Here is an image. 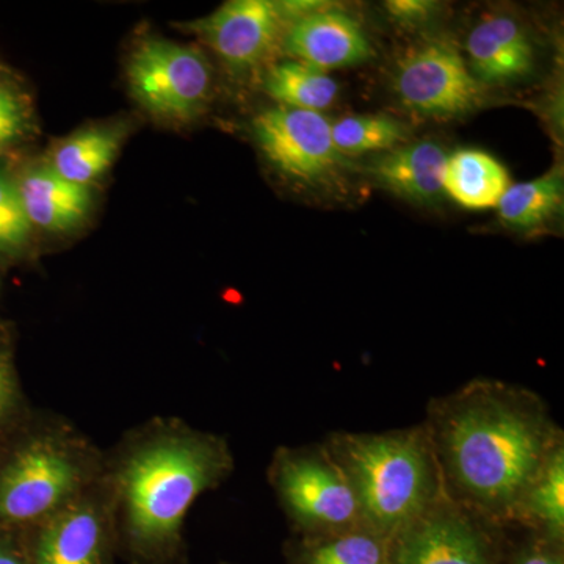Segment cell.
<instances>
[{"mask_svg":"<svg viewBox=\"0 0 564 564\" xmlns=\"http://www.w3.org/2000/svg\"><path fill=\"white\" fill-rule=\"evenodd\" d=\"M423 426L445 497L505 530L544 464L564 445L562 429L538 393L492 378H475L432 399Z\"/></svg>","mask_w":564,"mask_h":564,"instance_id":"cell-1","label":"cell"},{"mask_svg":"<svg viewBox=\"0 0 564 564\" xmlns=\"http://www.w3.org/2000/svg\"><path fill=\"white\" fill-rule=\"evenodd\" d=\"M236 469L221 434L174 415H155L106 451V474L126 564H187L185 521L203 494Z\"/></svg>","mask_w":564,"mask_h":564,"instance_id":"cell-2","label":"cell"},{"mask_svg":"<svg viewBox=\"0 0 564 564\" xmlns=\"http://www.w3.org/2000/svg\"><path fill=\"white\" fill-rule=\"evenodd\" d=\"M106 451L69 419L33 411L0 445V529L29 533L104 475Z\"/></svg>","mask_w":564,"mask_h":564,"instance_id":"cell-3","label":"cell"},{"mask_svg":"<svg viewBox=\"0 0 564 564\" xmlns=\"http://www.w3.org/2000/svg\"><path fill=\"white\" fill-rule=\"evenodd\" d=\"M322 444L347 477L364 524L388 540L445 497L423 423L383 433L333 432Z\"/></svg>","mask_w":564,"mask_h":564,"instance_id":"cell-4","label":"cell"},{"mask_svg":"<svg viewBox=\"0 0 564 564\" xmlns=\"http://www.w3.org/2000/svg\"><path fill=\"white\" fill-rule=\"evenodd\" d=\"M267 480L291 536L322 538L366 527L347 477L323 444L280 445L267 467Z\"/></svg>","mask_w":564,"mask_h":564,"instance_id":"cell-5","label":"cell"},{"mask_svg":"<svg viewBox=\"0 0 564 564\" xmlns=\"http://www.w3.org/2000/svg\"><path fill=\"white\" fill-rule=\"evenodd\" d=\"M507 530L441 499L389 540L388 564H499Z\"/></svg>","mask_w":564,"mask_h":564,"instance_id":"cell-6","label":"cell"},{"mask_svg":"<svg viewBox=\"0 0 564 564\" xmlns=\"http://www.w3.org/2000/svg\"><path fill=\"white\" fill-rule=\"evenodd\" d=\"M133 98L154 117L188 121L206 106L212 70L203 52L166 40H148L128 66Z\"/></svg>","mask_w":564,"mask_h":564,"instance_id":"cell-7","label":"cell"},{"mask_svg":"<svg viewBox=\"0 0 564 564\" xmlns=\"http://www.w3.org/2000/svg\"><path fill=\"white\" fill-rule=\"evenodd\" d=\"M31 564H115L117 525L106 474L28 533Z\"/></svg>","mask_w":564,"mask_h":564,"instance_id":"cell-8","label":"cell"},{"mask_svg":"<svg viewBox=\"0 0 564 564\" xmlns=\"http://www.w3.org/2000/svg\"><path fill=\"white\" fill-rule=\"evenodd\" d=\"M395 87L404 106L434 117L467 113L484 93L459 52L445 41H432L406 55Z\"/></svg>","mask_w":564,"mask_h":564,"instance_id":"cell-9","label":"cell"},{"mask_svg":"<svg viewBox=\"0 0 564 564\" xmlns=\"http://www.w3.org/2000/svg\"><path fill=\"white\" fill-rule=\"evenodd\" d=\"M252 132L267 161L292 180L321 181L336 169L339 152L321 111L278 106L254 118Z\"/></svg>","mask_w":564,"mask_h":564,"instance_id":"cell-10","label":"cell"},{"mask_svg":"<svg viewBox=\"0 0 564 564\" xmlns=\"http://www.w3.org/2000/svg\"><path fill=\"white\" fill-rule=\"evenodd\" d=\"M282 17L269 0H234L191 28L231 68L261 65L280 36Z\"/></svg>","mask_w":564,"mask_h":564,"instance_id":"cell-11","label":"cell"},{"mask_svg":"<svg viewBox=\"0 0 564 564\" xmlns=\"http://www.w3.org/2000/svg\"><path fill=\"white\" fill-rule=\"evenodd\" d=\"M285 47L296 62L321 70L356 65L373 55L359 22L343 11L326 9L293 22Z\"/></svg>","mask_w":564,"mask_h":564,"instance_id":"cell-12","label":"cell"},{"mask_svg":"<svg viewBox=\"0 0 564 564\" xmlns=\"http://www.w3.org/2000/svg\"><path fill=\"white\" fill-rule=\"evenodd\" d=\"M470 73L484 84H507L533 68V47L518 21L503 14L485 18L467 39Z\"/></svg>","mask_w":564,"mask_h":564,"instance_id":"cell-13","label":"cell"},{"mask_svg":"<svg viewBox=\"0 0 564 564\" xmlns=\"http://www.w3.org/2000/svg\"><path fill=\"white\" fill-rule=\"evenodd\" d=\"M18 193L31 225L46 231H66L79 225L91 204L88 187L66 181L52 166L25 173Z\"/></svg>","mask_w":564,"mask_h":564,"instance_id":"cell-14","label":"cell"},{"mask_svg":"<svg viewBox=\"0 0 564 564\" xmlns=\"http://www.w3.org/2000/svg\"><path fill=\"white\" fill-rule=\"evenodd\" d=\"M447 152L436 141H419L375 162L373 176L386 188L415 203H433L443 196Z\"/></svg>","mask_w":564,"mask_h":564,"instance_id":"cell-15","label":"cell"},{"mask_svg":"<svg viewBox=\"0 0 564 564\" xmlns=\"http://www.w3.org/2000/svg\"><path fill=\"white\" fill-rule=\"evenodd\" d=\"M443 187L464 209H492L510 187V176L502 163L488 152L462 150L448 155Z\"/></svg>","mask_w":564,"mask_h":564,"instance_id":"cell-16","label":"cell"},{"mask_svg":"<svg viewBox=\"0 0 564 564\" xmlns=\"http://www.w3.org/2000/svg\"><path fill=\"white\" fill-rule=\"evenodd\" d=\"M511 529L564 544V445L556 448L527 489Z\"/></svg>","mask_w":564,"mask_h":564,"instance_id":"cell-17","label":"cell"},{"mask_svg":"<svg viewBox=\"0 0 564 564\" xmlns=\"http://www.w3.org/2000/svg\"><path fill=\"white\" fill-rule=\"evenodd\" d=\"M285 564H388L389 540L367 527L322 538L291 536Z\"/></svg>","mask_w":564,"mask_h":564,"instance_id":"cell-18","label":"cell"},{"mask_svg":"<svg viewBox=\"0 0 564 564\" xmlns=\"http://www.w3.org/2000/svg\"><path fill=\"white\" fill-rule=\"evenodd\" d=\"M121 140V131L115 128L85 129L63 141L51 166L66 181L88 187L110 169Z\"/></svg>","mask_w":564,"mask_h":564,"instance_id":"cell-19","label":"cell"},{"mask_svg":"<svg viewBox=\"0 0 564 564\" xmlns=\"http://www.w3.org/2000/svg\"><path fill=\"white\" fill-rule=\"evenodd\" d=\"M265 90L282 107L311 111L328 109L339 95L333 77L302 62L273 66L265 79Z\"/></svg>","mask_w":564,"mask_h":564,"instance_id":"cell-20","label":"cell"},{"mask_svg":"<svg viewBox=\"0 0 564 564\" xmlns=\"http://www.w3.org/2000/svg\"><path fill=\"white\" fill-rule=\"evenodd\" d=\"M563 195V173L554 169L536 180L510 185L497 207L505 225L536 228L562 210Z\"/></svg>","mask_w":564,"mask_h":564,"instance_id":"cell-21","label":"cell"},{"mask_svg":"<svg viewBox=\"0 0 564 564\" xmlns=\"http://www.w3.org/2000/svg\"><path fill=\"white\" fill-rule=\"evenodd\" d=\"M336 151L348 155L391 150L403 139V128L384 115H358L332 124Z\"/></svg>","mask_w":564,"mask_h":564,"instance_id":"cell-22","label":"cell"},{"mask_svg":"<svg viewBox=\"0 0 564 564\" xmlns=\"http://www.w3.org/2000/svg\"><path fill=\"white\" fill-rule=\"evenodd\" d=\"M33 410L22 392L13 355L0 340V445L24 425Z\"/></svg>","mask_w":564,"mask_h":564,"instance_id":"cell-23","label":"cell"},{"mask_svg":"<svg viewBox=\"0 0 564 564\" xmlns=\"http://www.w3.org/2000/svg\"><path fill=\"white\" fill-rule=\"evenodd\" d=\"M499 564H564V544L552 543L529 532L511 538L507 532Z\"/></svg>","mask_w":564,"mask_h":564,"instance_id":"cell-24","label":"cell"},{"mask_svg":"<svg viewBox=\"0 0 564 564\" xmlns=\"http://www.w3.org/2000/svg\"><path fill=\"white\" fill-rule=\"evenodd\" d=\"M31 226L18 187L0 176V247H17L24 242Z\"/></svg>","mask_w":564,"mask_h":564,"instance_id":"cell-25","label":"cell"},{"mask_svg":"<svg viewBox=\"0 0 564 564\" xmlns=\"http://www.w3.org/2000/svg\"><path fill=\"white\" fill-rule=\"evenodd\" d=\"M22 107L17 96L0 87V144L17 139L22 129Z\"/></svg>","mask_w":564,"mask_h":564,"instance_id":"cell-26","label":"cell"},{"mask_svg":"<svg viewBox=\"0 0 564 564\" xmlns=\"http://www.w3.org/2000/svg\"><path fill=\"white\" fill-rule=\"evenodd\" d=\"M386 9L393 20L417 24L432 17L433 11L436 10V3L430 0H391L386 3Z\"/></svg>","mask_w":564,"mask_h":564,"instance_id":"cell-27","label":"cell"},{"mask_svg":"<svg viewBox=\"0 0 564 564\" xmlns=\"http://www.w3.org/2000/svg\"><path fill=\"white\" fill-rule=\"evenodd\" d=\"M0 564H31L28 533L0 529Z\"/></svg>","mask_w":564,"mask_h":564,"instance_id":"cell-28","label":"cell"},{"mask_svg":"<svg viewBox=\"0 0 564 564\" xmlns=\"http://www.w3.org/2000/svg\"><path fill=\"white\" fill-rule=\"evenodd\" d=\"M217 564H232V563H225V562H223V563H217Z\"/></svg>","mask_w":564,"mask_h":564,"instance_id":"cell-29","label":"cell"}]
</instances>
